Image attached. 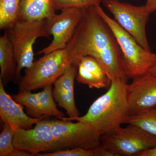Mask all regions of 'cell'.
<instances>
[{"label":"cell","instance_id":"ba28073f","mask_svg":"<svg viewBox=\"0 0 156 156\" xmlns=\"http://www.w3.org/2000/svg\"><path fill=\"white\" fill-rule=\"evenodd\" d=\"M50 122L55 139L54 151L78 148L93 149L100 145L101 135L83 123L60 119H50Z\"/></svg>","mask_w":156,"mask_h":156},{"label":"cell","instance_id":"7402d4cb","mask_svg":"<svg viewBox=\"0 0 156 156\" xmlns=\"http://www.w3.org/2000/svg\"><path fill=\"white\" fill-rule=\"evenodd\" d=\"M2 131L0 134V156H10L15 150L13 138L17 128L4 123Z\"/></svg>","mask_w":156,"mask_h":156},{"label":"cell","instance_id":"8992f818","mask_svg":"<svg viewBox=\"0 0 156 156\" xmlns=\"http://www.w3.org/2000/svg\"><path fill=\"white\" fill-rule=\"evenodd\" d=\"M128 125L101 135L100 145L113 156H138L156 147V136L135 125Z\"/></svg>","mask_w":156,"mask_h":156},{"label":"cell","instance_id":"2e32d148","mask_svg":"<svg viewBox=\"0 0 156 156\" xmlns=\"http://www.w3.org/2000/svg\"><path fill=\"white\" fill-rule=\"evenodd\" d=\"M17 62L8 32L0 37V80L5 85L14 81Z\"/></svg>","mask_w":156,"mask_h":156},{"label":"cell","instance_id":"9c48e42d","mask_svg":"<svg viewBox=\"0 0 156 156\" xmlns=\"http://www.w3.org/2000/svg\"><path fill=\"white\" fill-rule=\"evenodd\" d=\"M83 15V9L70 8L61 10L60 14L48 19V31L50 36H53V41L38 54H48L66 48Z\"/></svg>","mask_w":156,"mask_h":156},{"label":"cell","instance_id":"7c38bea8","mask_svg":"<svg viewBox=\"0 0 156 156\" xmlns=\"http://www.w3.org/2000/svg\"><path fill=\"white\" fill-rule=\"evenodd\" d=\"M77 70V66L71 65L53 83V98L60 107L66 111L69 117H64L62 120L72 121L73 119L80 116V113L76 106L74 92L75 79Z\"/></svg>","mask_w":156,"mask_h":156},{"label":"cell","instance_id":"d4e9b609","mask_svg":"<svg viewBox=\"0 0 156 156\" xmlns=\"http://www.w3.org/2000/svg\"><path fill=\"white\" fill-rule=\"evenodd\" d=\"M145 5L150 9L151 13L156 11V0H147Z\"/></svg>","mask_w":156,"mask_h":156},{"label":"cell","instance_id":"ffe728a7","mask_svg":"<svg viewBox=\"0 0 156 156\" xmlns=\"http://www.w3.org/2000/svg\"><path fill=\"white\" fill-rule=\"evenodd\" d=\"M43 89L41 92L37 93V95L44 115L62 119L66 117L65 115L57 108L53 97L52 85L46 86Z\"/></svg>","mask_w":156,"mask_h":156},{"label":"cell","instance_id":"9a60e30c","mask_svg":"<svg viewBox=\"0 0 156 156\" xmlns=\"http://www.w3.org/2000/svg\"><path fill=\"white\" fill-rule=\"evenodd\" d=\"M56 11L54 0H20L19 20L33 21L49 19Z\"/></svg>","mask_w":156,"mask_h":156},{"label":"cell","instance_id":"484cf974","mask_svg":"<svg viewBox=\"0 0 156 156\" xmlns=\"http://www.w3.org/2000/svg\"><path fill=\"white\" fill-rule=\"evenodd\" d=\"M138 156H156V147L144 151Z\"/></svg>","mask_w":156,"mask_h":156},{"label":"cell","instance_id":"5b68a950","mask_svg":"<svg viewBox=\"0 0 156 156\" xmlns=\"http://www.w3.org/2000/svg\"><path fill=\"white\" fill-rule=\"evenodd\" d=\"M6 30L17 61L14 81L18 84L22 77L21 70L29 68L35 61L33 47L36 41L41 37L50 36L48 19L33 21L18 20Z\"/></svg>","mask_w":156,"mask_h":156},{"label":"cell","instance_id":"3957f363","mask_svg":"<svg viewBox=\"0 0 156 156\" xmlns=\"http://www.w3.org/2000/svg\"><path fill=\"white\" fill-rule=\"evenodd\" d=\"M95 10L114 35L122 54L123 72L127 80H133L148 73L156 61V54L144 49L133 37L104 11L100 5Z\"/></svg>","mask_w":156,"mask_h":156},{"label":"cell","instance_id":"30bf717a","mask_svg":"<svg viewBox=\"0 0 156 156\" xmlns=\"http://www.w3.org/2000/svg\"><path fill=\"white\" fill-rule=\"evenodd\" d=\"M13 144L15 148L28 152L32 156L54 152L55 139L50 119L40 120L31 129L18 128L14 135Z\"/></svg>","mask_w":156,"mask_h":156},{"label":"cell","instance_id":"8fae6325","mask_svg":"<svg viewBox=\"0 0 156 156\" xmlns=\"http://www.w3.org/2000/svg\"><path fill=\"white\" fill-rule=\"evenodd\" d=\"M129 116L156 106V76L149 73L132 80L127 88Z\"/></svg>","mask_w":156,"mask_h":156},{"label":"cell","instance_id":"d6986e66","mask_svg":"<svg viewBox=\"0 0 156 156\" xmlns=\"http://www.w3.org/2000/svg\"><path fill=\"white\" fill-rule=\"evenodd\" d=\"M13 99L26 108L27 114L33 118H41L45 116L39 102L37 93H33L31 91L19 92L16 95L12 96Z\"/></svg>","mask_w":156,"mask_h":156},{"label":"cell","instance_id":"4316f807","mask_svg":"<svg viewBox=\"0 0 156 156\" xmlns=\"http://www.w3.org/2000/svg\"><path fill=\"white\" fill-rule=\"evenodd\" d=\"M148 73L156 76V61L149 71Z\"/></svg>","mask_w":156,"mask_h":156},{"label":"cell","instance_id":"6da1fadb","mask_svg":"<svg viewBox=\"0 0 156 156\" xmlns=\"http://www.w3.org/2000/svg\"><path fill=\"white\" fill-rule=\"evenodd\" d=\"M66 49L78 66L81 58H95L106 71L111 80L128 81L122 66L121 49L111 30L95 10V6L83 9V15Z\"/></svg>","mask_w":156,"mask_h":156},{"label":"cell","instance_id":"5bb4252c","mask_svg":"<svg viewBox=\"0 0 156 156\" xmlns=\"http://www.w3.org/2000/svg\"><path fill=\"white\" fill-rule=\"evenodd\" d=\"M77 81L90 89L109 87L112 80L102 66L92 56H86L80 60L78 65Z\"/></svg>","mask_w":156,"mask_h":156},{"label":"cell","instance_id":"4fadbf2b","mask_svg":"<svg viewBox=\"0 0 156 156\" xmlns=\"http://www.w3.org/2000/svg\"><path fill=\"white\" fill-rule=\"evenodd\" d=\"M46 118H33L23 111V106L16 102L6 92L4 85L0 80V118L4 123H8L14 128L31 129L40 120Z\"/></svg>","mask_w":156,"mask_h":156},{"label":"cell","instance_id":"7a4b0ae2","mask_svg":"<svg viewBox=\"0 0 156 156\" xmlns=\"http://www.w3.org/2000/svg\"><path fill=\"white\" fill-rule=\"evenodd\" d=\"M128 86L125 80H112L107 92L93 102L87 114L72 121L83 123L101 135L125 124L129 116Z\"/></svg>","mask_w":156,"mask_h":156},{"label":"cell","instance_id":"cb8c5ba5","mask_svg":"<svg viewBox=\"0 0 156 156\" xmlns=\"http://www.w3.org/2000/svg\"><path fill=\"white\" fill-rule=\"evenodd\" d=\"M32 155L28 152L15 148L10 156H31Z\"/></svg>","mask_w":156,"mask_h":156},{"label":"cell","instance_id":"277c9868","mask_svg":"<svg viewBox=\"0 0 156 156\" xmlns=\"http://www.w3.org/2000/svg\"><path fill=\"white\" fill-rule=\"evenodd\" d=\"M72 64L73 58L66 48L44 54L26 69L18 83L19 92L32 91L53 85Z\"/></svg>","mask_w":156,"mask_h":156},{"label":"cell","instance_id":"603a6c76","mask_svg":"<svg viewBox=\"0 0 156 156\" xmlns=\"http://www.w3.org/2000/svg\"><path fill=\"white\" fill-rule=\"evenodd\" d=\"M103 0H54L57 11L70 8L84 9L100 5Z\"/></svg>","mask_w":156,"mask_h":156},{"label":"cell","instance_id":"52a82bcc","mask_svg":"<svg viewBox=\"0 0 156 156\" xmlns=\"http://www.w3.org/2000/svg\"><path fill=\"white\" fill-rule=\"evenodd\" d=\"M102 2L116 22L143 48L151 51L146 27L151 13L147 6H134L119 0H103Z\"/></svg>","mask_w":156,"mask_h":156},{"label":"cell","instance_id":"e0dca14e","mask_svg":"<svg viewBox=\"0 0 156 156\" xmlns=\"http://www.w3.org/2000/svg\"><path fill=\"white\" fill-rule=\"evenodd\" d=\"M20 0H0V29L7 30L19 20Z\"/></svg>","mask_w":156,"mask_h":156},{"label":"cell","instance_id":"ac0fdd59","mask_svg":"<svg viewBox=\"0 0 156 156\" xmlns=\"http://www.w3.org/2000/svg\"><path fill=\"white\" fill-rule=\"evenodd\" d=\"M125 124L135 125L156 136V106L137 114L129 116Z\"/></svg>","mask_w":156,"mask_h":156},{"label":"cell","instance_id":"44dd1931","mask_svg":"<svg viewBox=\"0 0 156 156\" xmlns=\"http://www.w3.org/2000/svg\"><path fill=\"white\" fill-rule=\"evenodd\" d=\"M36 156H113L111 153L100 145L93 149L82 148L56 151L51 152L41 153Z\"/></svg>","mask_w":156,"mask_h":156}]
</instances>
